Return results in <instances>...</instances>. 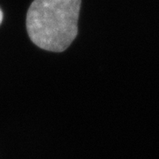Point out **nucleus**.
<instances>
[{"label":"nucleus","mask_w":159,"mask_h":159,"mask_svg":"<svg viewBox=\"0 0 159 159\" xmlns=\"http://www.w3.org/2000/svg\"><path fill=\"white\" fill-rule=\"evenodd\" d=\"M81 0H34L27 13V30L39 48L66 51L78 34Z\"/></svg>","instance_id":"f257e3e1"},{"label":"nucleus","mask_w":159,"mask_h":159,"mask_svg":"<svg viewBox=\"0 0 159 159\" xmlns=\"http://www.w3.org/2000/svg\"><path fill=\"white\" fill-rule=\"evenodd\" d=\"M2 20H3V12H2L1 9H0V25L2 23Z\"/></svg>","instance_id":"f03ea898"}]
</instances>
